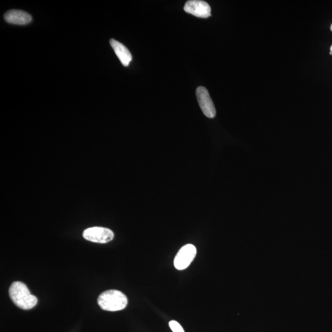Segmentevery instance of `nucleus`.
Returning <instances> with one entry per match:
<instances>
[{
    "label": "nucleus",
    "mask_w": 332,
    "mask_h": 332,
    "mask_svg": "<svg viewBox=\"0 0 332 332\" xmlns=\"http://www.w3.org/2000/svg\"><path fill=\"white\" fill-rule=\"evenodd\" d=\"M11 300L19 308L30 309L34 308L38 303V299L30 292L25 284L19 281L11 284L9 290Z\"/></svg>",
    "instance_id": "nucleus-1"
},
{
    "label": "nucleus",
    "mask_w": 332,
    "mask_h": 332,
    "mask_svg": "<svg viewBox=\"0 0 332 332\" xmlns=\"http://www.w3.org/2000/svg\"><path fill=\"white\" fill-rule=\"evenodd\" d=\"M97 303L103 310L118 311L123 310L128 305V298L122 292L117 290H109L101 294Z\"/></svg>",
    "instance_id": "nucleus-2"
},
{
    "label": "nucleus",
    "mask_w": 332,
    "mask_h": 332,
    "mask_svg": "<svg viewBox=\"0 0 332 332\" xmlns=\"http://www.w3.org/2000/svg\"><path fill=\"white\" fill-rule=\"evenodd\" d=\"M196 247L193 244L183 246L174 258V266L178 270L187 269L196 257Z\"/></svg>",
    "instance_id": "nucleus-3"
},
{
    "label": "nucleus",
    "mask_w": 332,
    "mask_h": 332,
    "mask_svg": "<svg viewBox=\"0 0 332 332\" xmlns=\"http://www.w3.org/2000/svg\"><path fill=\"white\" fill-rule=\"evenodd\" d=\"M83 235L86 240L101 244L107 243L114 238V233L111 230L98 227L84 230Z\"/></svg>",
    "instance_id": "nucleus-4"
},
{
    "label": "nucleus",
    "mask_w": 332,
    "mask_h": 332,
    "mask_svg": "<svg viewBox=\"0 0 332 332\" xmlns=\"http://www.w3.org/2000/svg\"><path fill=\"white\" fill-rule=\"evenodd\" d=\"M197 99L205 117L213 118L216 116V109L207 89L203 86H199L196 91Z\"/></svg>",
    "instance_id": "nucleus-5"
},
{
    "label": "nucleus",
    "mask_w": 332,
    "mask_h": 332,
    "mask_svg": "<svg viewBox=\"0 0 332 332\" xmlns=\"http://www.w3.org/2000/svg\"><path fill=\"white\" fill-rule=\"evenodd\" d=\"M186 13L198 18H207L211 16V8L207 2L201 0H190L184 7Z\"/></svg>",
    "instance_id": "nucleus-6"
},
{
    "label": "nucleus",
    "mask_w": 332,
    "mask_h": 332,
    "mask_svg": "<svg viewBox=\"0 0 332 332\" xmlns=\"http://www.w3.org/2000/svg\"><path fill=\"white\" fill-rule=\"evenodd\" d=\"M4 19L9 24L27 25L32 21V17L24 11L11 10L5 14Z\"/></svg>",
    "instance_id": "nucleus-7"
},
{
    "label": "nucleus",
    "mask_w": 332,
    "mask_h": 332,
    "mask_svg": "<svg viewBox=\"0 0 332 332\" xmlns=\"http://www.w3.org/2000/svg\"><path fill=\"white\" fill-rule=\"evenodd\" d=\"M109 43H110L112 48L114 49L115 54L119 58L121 63L124 66L128 67L132 61V57L131 53L127 47L114 39H111Z\"/></svg>",
    "instance_id": "nucleus-8"
},
{
    "label": "nucleus",
    "mask_w": 332,
    "mask_h": 332,
    "mask_svg": "<svg viewBox=\"0 0 332 332\" xmlns=\"http://www.w3.org/2000/svg\"><path fill=\"white\" fill-rule=\"evenodd\" d=\"M169 325H170V327L173 332H185L182 325L176 320H171L169 323Z\"/></svg>",
    "instance_id": "nucleus-9"
},
{
    "label": "nucleus",
    "mask_w": 332,
    "mask_h": 332,
    "mask_svg": "<svg viewBox=\"0 0 332 332\" xmlns=\"http://www.w3.org/2000/svg\"><path fill=\"white\" fill-rule=\"evenodd\" d=\"M330 50H331V52H332V46L330 47Z\"/></svg>",
    "instance_id": "nucleus-10"
},
{
    "label": "nucleus",
    "mask_w": 332,
    "mask_h": 332,
    "mask_svg": "<svg viewBox=\"0 0 332 332\" xmlns=\"http://www.w3.org/2000/svg\"><path fill=\"white\" fill-rule=\"evenodd\" d=\"M330 29H331V32H332V24H331V25Z\"/></svg>",
    "instance_id": "nucleus-11"
}]
</instances>
